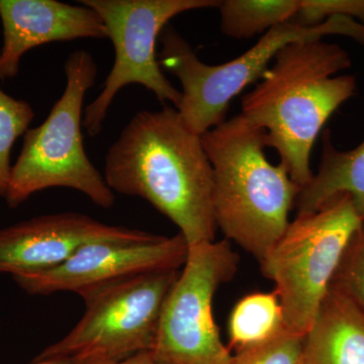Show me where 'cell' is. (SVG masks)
<instances>
[{
    "mask_svg": "<svg viewBox=\"0 0 364 364\" xmlns=\"http://www.w3.org/2000/svg\"><path fill=\"white\" fill-rule=\"evenodd\" d=\"M287 331L279 296L272 293H254L235 305L228 322L230 349L236 352L258 346Z\"/></svg>",
    "mask_w": 364,
    "mask_h": 364,
    "instance_id": "15",
    "label": "cell"
},
{
    "mask_svg": "<svg viewBox=\"0 0 364 364\" xmlns=\"http://www.w3.org/2000/svg\"><path fill=\"white\" fill-rule=\"evenodd\" d=\"M155 236L105 224L80 213L38 215L0 228V274L14 277L51 269L93 242L147 241Z\"/></svg>",
    "mask_w": 364,
    "mask_h": 364,
    "instance_id": "11",
    "label": "cell"
},
{
    "mask_svg": "<svg viewBox=\"0 0 364 364\" xmlns=\"http://www.w3.org/2000/svg\"><path fill=\"white\" fill-rule=\"evenodd\" d=\"M104 177L114 193L143 198L168 218L188 246L215 241L212 165L202 136L176 107L136 112L107 151Z\"/></svg>",
    "mask_w": 364,
    "mask_h": 364,
    "instance_id": "1",
    "label": "cell"
},
{
    "mask_svg": "<svg viewBox=\"0 0 364 364\" xmlns=\"http://www.w3.org/2000/svg\"><path fill=\"white\" fill-rule=\"evenodd\" d=\"M33 117L32 105L7 95L0 87V200L6 198L11 181L14 144L18 136L25 135Z\"/></svg>",
    "mask_w": 364,
    "mask_h": 364,
    "instance_id": "17",
    "label": "cell"
},
{
    "mask_svg": "<svg viewBox=\"0 0 364 364\" xmlns=\"http://www.w3.org/2000/svg\"><path fill=\"white\" fill-rule=\"evenodd\" d=\"M100 16L107 39L114 45V65L100 95L87 107L83 127L95 136L104 127L109 107L122 88L140 85L161 102L178 107L181 91L162 72L156 54L157 39L169 21L196 9L219 7L218 0H80Z\"/></svg>",
    "mask_w": 364,
    "mask_h": 364,
    "instance_id": "9",
    "label": "cell"
},
{
    "mask_svg": "<svg viewBox=\"0 0 364 364\" xmlns=\"http://www.w3.org/2000/svg\"><path fill=\"white\" fill-rule=\"evenodd\" d=\"M178 274V270L144 273L80 291L82 317L37 359L119 360L151 351L163 305Z\"/></svg>",
    "mask_w": 364,
    "mask_h": 364,
    "instance_id": "7",
    "label": "cell"
},
{
    "mask_svg": "<svg viewBox=\"0 0 364 364\" xmlns=\"http://www.w3.org/2000/svg\"><path fill=\"white\" fill-rule=\"evenodd\" d=\"M328 35L345 36L364 46V25L352 18L335 16L317 26H301L289 21L268 31L236 59L208 65L176 28L166 26L160 35L162 50L158 62L161 69L181 81L177 112L189 130L202 136L226 121L232 100L262 77L282 48L296 41L323 39Z\"/></svg>",
    "mask_w": 364,
    "mask_h": 364,
    "instance_id": "5",
    "label": "cell"
},
{
    "mask_svg": "<svg viewBox=\"0 0 364 364\" xmlns=\"http://www.w3.org/2000/svg\"><path fill=\"white\" fill-rule=\"evenodd\" d=\"M299 0H225L219 7L221 31L233 39H249L293 20Z\"/></svg>",
    "mask_w": 364,
    "mask_h": 364,
    "instance_id": "16",
    "label": "cell"
},
{
    "mask_svg": "<svg viewBox=\"0 0 364 364\" xmlns=\"http://www.w3.org/2000/svg\"><path fill=\"white\" fill-rule=\"evenodd\" d=\"M4 45L0 80L18 75L21 60L33 48L52 42L107 39L104 21L90 7L57 0H0Z\"/></svg>",
    "mask_w": 364,
    "mask_h": 364,
    "instance_id": "12",
    "label": "cell"
},
{
    "mask_svg": "<svg viewBox=\"0 0 364 364\" xmlns=\"http://www.w3.org/2000/svg\"><path fill=\"white\" fill-rule=\"evenodd\" d=\"M339 193L351 196L364 220V140L353 149L340 150L332 143L330 131L326 130L317 174L299 191L294 207L298 215L315 212Z\"/></svg>",
    "mask_w": 364,
    "mask_h": 364,
    "instance_id": "14",
    "label": "cell"
},
{
    "mask_svg": "<svg viewBox=\"0 0 364 364\" xmlns=\"http://www.w3.org/2000/svg\"><path fill=\"white\" fill-rule=\"evenodd\" d=\"M335 16H345L364 25V0H299L294 23L317 26Z\"/></svg>",
    "mask_w": 364,
    "mask_h": 364,
    "instance_id": "20",
    "label": "cell"
},
{
    "mask_svg": "<svg viewBox=\"0 0 364 364\" xmlns=\"http://www.w3.org/2000/svg\"><path fill=\"white\" fill-rule=\"evenodd\" d=\"M188 244L181 233L147 241H100L87 244L58 267L13 279L31 296L80 291L114 280L155 272L179 270L186 263Z\"/></svg>",
    "mask_w": 364,
    "mask_h": 364,
    "instance_id": "10",
    "label": "cell"
},
{
    "mask_svg": "<svg viewBox=\"0 0 364 364\" xmlns=\"http://www.w3.org/2000/svg\"><path fill=\"white\" fill-rule=\"evenodd\" d=\"M202 142L214 173L215 225L260 262L286 232L301 188L282 163L268 161L267 133L241 114L205 132Z\"/></svg>",
    "mask_w": 364,
    "mask_h": 364,
    "instance_id": "3",
    "label": "cell"
},
{
    "mask_svg": "<svg viewBox=\"0 0 364 364\" xmlns=\"http://www.w3.org/2000/svg\"><path fill=\"white\" fill-rule=\"evenodd\" d=\"M301 364H364V309L333 282L304 338Z\"/></svg>",
    "mask_w": 364,
    "mask_h": 364,
    "instance_id": "13",
    "label": "cell"
},
{
    "mask_svg": "<svg viewBox=\"0 0 364 364\" xmlns=\"http://www.w3.org/2000/svg\"><path fill=\"white\" fill-rule=\"evenodd\" d=\"M304 337L282 333L272 341L236 352L231 364H301Z\"/></svg>",
    "mask_w": 364,
    "mask_h": 364,
    "instance_id": "18",
    "label": "cell"
},
{
    "mask_svg": "<svg viewBox=\"0 0 364 364\" xmlns=\"http://www.w3.org/2000/svg\"><path fill=\"white\" fill-rule=\"evenodd\" d=\"M231 242L188 246L183 269L170 289L151 354L158 364H231L233 354L222 341L213 301L238 269Z\"/></svg>",
    "mask_w": 364,
    "mask_h": 364,
    "instance_id": "8",
    "label": "cell"
},
{
    "mask_svg": "<svg viewBox=\"0 0 364 364\" xmlns=\"http://www.w3.org/2000/svg\"><path fill=\"white\" fill-rule=\"evenodd\" d=\"M363 219L348 193H339L317 210L296 215L261 270L274 284L287 331L304 337L338 269L352 236Z\"/></svg>",
    "mask_w": 364,
    "mask_h": 364,
    "instance_id": "6",
    "label": "cell"
},
{
    "mask_svg": "<svg viewBox=\"0 0 364 364\" xmlns=\"http://www.w3.org/2000/svg\"><path fill=\"white\" fill-rule=\"evenodd\" d=\"M348 52L322 39L296 41L282 48L259 82L242 97L241 116L267 133V147L303 189L313 178L311 152L330 117L356 95Z\"/></svg>",
    "mask_w": 364,
    "mask_h": 364,
    "instance_id": "2",
    "label": "cell"
},
{
    "mask_svg": "<svg viewBox=\"0 0 364 364\" xmlns=\"http://www.w3.org/2000/svg\"><path fill=\"white\" fill-rule=\"evenodd\" d=\"M332 282L364 309V220L352 236Z\"/></svg>",
    "mask_w": 364,
    "mask_h": 364,
    "instance_id": "19",
    "label": "cell"
},
{
    "mask_svg": "<svg viewBox=\"0 0 364 364\" xmlns=\"http://www.w3.org/2000/svg\"><path fill=\"white\" fill-rule=\"evenodd\" d=\"M31 364H72L71 358H47L37 359Z\"/></svg>",
    "mask_w": 364,
    "mask_h": 364,
    "instance_id": "22",
    "label": "cell"
},
{
    "mask_svg": "<svg viewBox=\"0 0 364 364\" xmlns=\"http://www.w3.org/2000/svg\"><path fill=\"white\" fill-rule=\"evenodd\" d=\"M64 70L63 95L44 123L28 129L23 136L4 198L11 208L52 188L74 189L98 207H114V193L86 155L81 132L83 104L97 79V63L90 52L76 50L67 58Z\"/></svg>",
    "mask_w": 364,
    "mask_h": 364,
    "instance_id": "4",
    "label": "cell"
},
{
    "mask_svg": "<svg viewBox=\"0 0 364 364\" xmlns=\"http://www.w3.org/2000/svg\"><path fill=\"white\" fill-rule=\"evenodd\" d=\"M72 359V364H158L153 358L150 351L139 352L129 358L119 359V360H109V359L80 358Z\"/></svg>",
    "mask_w": 364,
    "mask_h": 364,
    "instance_id": "21",
    "label": "cell"
}]
</instances>
